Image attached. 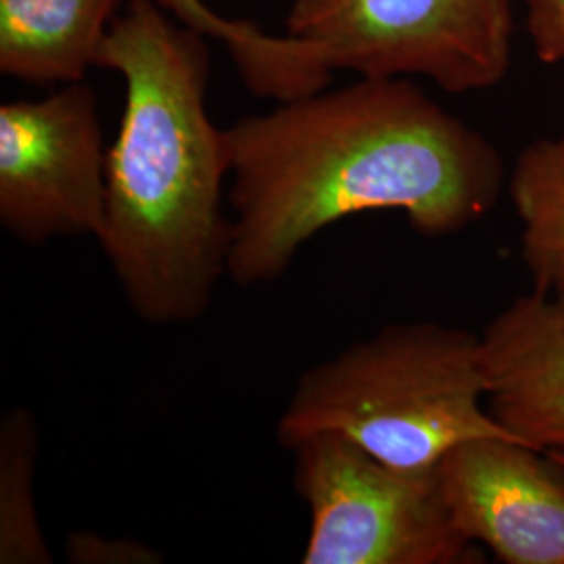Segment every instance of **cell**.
Returning <instances> with one entry per match:
<instances>
[{
	"label": "cell",
	"instance_id": "9",
	"mask_svg": "<svg viewBox=\"0 0 564 564\" xmlns=\"http://www.w3.org/2000/svg\"><path fill=\"white\" fill-rule=\"evenodd\" d=\"M121 0H0V72L53 86L86 80Z\"/></svg>",
	"mask_w": 564,
	"mask_h": 564
},
{
	"label": "cell",
	"instance_id": "6",
	"mask_svg": "<svg viewBox=\"0 0 564 564\" xmlns=\"http://www.w3.org/2000/svg\"><path fill=\"white\" fill-rule=\"evenodd\" d=\"M107 151L97 93L86 80L42 99L0 105V224L25 245L99 239Z\"/></svg>",
	"mask_w": 564,
	"mask_h": 564
},
{
	"label": "cell",
	"instance_id": "1",
	"mask_svg": "<svg viewBox=\"0 0 564 564\" xmlns=\"http://www.w3.org/2000/svg\"><path fill=\"white\" fill-rule=\"evenodd\" d=\"M228 279L279 281L303 245L364 212H402L426 239L484 220L505 160L479 130L408 78H360L276 102L226 128Z\"/></svg>",
	"mask_w": 564,
	"mask_h": 564
},
{
	"label": "cell",
	"instance_id": "11",
	"mask_svg": "<svg viewBox=\"0 0 564 564\" xmlns=\"http://www.w3.org/2000/svg\"><path fill=\"white\" fill-rule=\"evenodd\" d=\"M533 291L564 300V137L527 144L508 176Z\"/></svg>",
	"mask_w": 564,
	"mask_h": 564
},
{
	"label": "cell",
	"instance_id": "7",
	"mask_svg": "<svg viewBox=\"0 0 564 564\" xmlns=\"http://www.w3.org/2000/svg\"><path fill=\"white\" fill-rule=\"evenodd\" d=\"M452 523L506 564H564V468L508 437H477L437 466Z\"/></svg>",
	"mask_w": 564,
	"mask_h": 564
},
{
	"label": "cell",
	"instance_id": "14",
	"mask_svg": "<svg viewBox=\"0 0 564 564\" xmlns=\"http://www.w3.org/2000/svg\"><path fill=\"white\" fill-rule=\"evenodd\" d=\"M523 4L535 57L547 65L564 63V0H523Z\"/></svg>",
	"mask_w": 564,
	"mask_h": 564
},
{
	"label": "cell",
	"instance_id": "2",
	"mask_svg": "<svg viewBox=\"0 0 564 564\" xmlns=\"http://www.w3.org/2000/svg\"><path fill=\"white\" fill-rule=\"evenodd\" d=\"M205 41L155 0H130L97 59L126 86L97 241L126 302L153 326L197 323L228 276L230 149L205 105Z\"/></svg>",
	"mask_w": 564,
	"mask_h": 564
},
{
	"label": "cell",
	"instance_id": "3",
	"mask_svg": "<svg viewBox=\"0 0 564 564\" xmlns=\"http://www.w3.org/2000/svg\"><path fill=\"white\" fill-rule=\"evenodd\" d=\"M316 433L403 470H433L477 437L514 440L487 408L481 335L440 323L387 324L305 370L276 440L291 449Z\"/></svg>",
	"mask_w": 564,
	"mask_h": 564
},
{
	"label": "cell",
	"instance_id": "13",
	"mask_svg": "<svg viewBox=\"0 0 564 564\" xmlns=\"http://www.w3.org/2000/svg\"><path fill=\"white\" fill-rule=\"evenodd\" d=\"M67 561L74 564H158L162 563V554L141 540L78 531L67 540Z\"/></svg>",
	"mask_w": 564,
	"mask_h": 564
},
{
	"label": "cell",
	"instance_id": "4",
	"mask_svg": "<svg viewBox=\"0 0 564 564\" xmlns=\"http://www.w3.org/2000/svg\"><path fill=\"white\" fill-rule=\"evenodd\" d=\"M286 36L323 72L496 88L512 63V0H293Z\"/></svg>",
	"mask_w": 564,
	"mask_h": 564
},
{
	"label": "cell",
	"instance_id": "5",
	"mask_svg": "<svg viewBox=\"0 0 564 564\" xmlns=\"http://www.w3.org/2000/svg\"><path fill=\"white\" fill-rule=\"evenodd\" d=\"M310 510L303 564L484 563L452 523L437 468L403 470L335 433L291 447Z\"/></svg>",
	"mask_w": 564,
	"mask_h": 564
},
{
	"label": "cell",
	"instance_id": "12",
	"mask_svg": "<svg viewBox=\"0 0 564 564\" xmlns=\"http://www.w3.org/2000/svg\"><path fill=\"white\" fill-rule=\"evenodd\" d=\"M39 429L25 408H13L0 423V564H51L34 502Z\"/></svg>",
	"mask_w": 564,
	"mask_h": 564
},
{
	"label": "cell",
	"instance_id": "8",
	"mask_svg": "<svg viewBox=\"0 0 564 564\" xmlns=\"http://www.w3.org/2000/svg\"><path fill=\"white\" fill-rule=\"evenodd\" d=\"M481 362L491 416L564 468V300L531 291L485 326Z\"/></svg>",
	"mask_w": 564,
	"mask_h": 564
},
{
	"label": "cell",
	"instance_id": "10",
	"mask_svg": "<svg viewBox=\"0 0 564 564\" xmlns=\"http://www.w3.org/2000/svg\"><path fill=\"white\" fill-rule=\"evenodd\" d=\"M174 20L223 42L237 65L242 84L262 99L293 101L328 88L330 78L310 61L291 36H272L256 23L226 20L203 0H155Z\"/></svg>",
	"mask_w": 564,
	"mask_h": 564
}]
</instances>
